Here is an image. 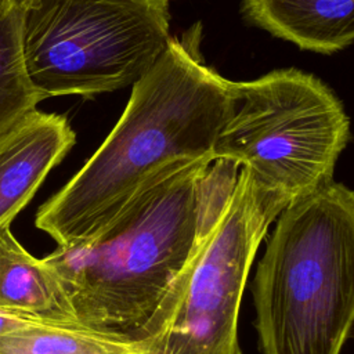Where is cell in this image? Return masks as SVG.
<instances>
[{"instance_id": "4", "label": "cell", "mask_w": 354, "mask_h": 354, "mask_svg": "<svg viewBox=\"0 0 354 354\" xmlns=\"http://www.w3.org/2000/svg\"><path fill=\"white\" fill-rule=\"evenodd\" d=\"M230 87L235 104L213 145V160L248 169L260 188L288 203L333 181L350 120L324 82L288 68Z\"/></svg>"}, {"instance_id": "2", "label": "cell", "mask_w": 354, "mask_h": 354, "mask_svg": "<svg viewBox=\"0 0 354 354\" xmlns=\"http://www.w3.org/2000/svg\"><path fill=\"white\" fill-rule=\"evenodd\" d=\"M238 169L223 159L177 169L97 234L47 254L76 321L131 340L225 207Z\"/></svg>"}, {"instance_id": "3", "label": "cell", "mask_w": 354, "mask_h": 354, "mask_svg": "<svg viewBox=\"0 0 354 354\" xmlns=\"http://www.w3.org/2000/svg\"><path fill=\"white\" fill-rule=\"evenodd\" d=\"M263 354H340L354 321V194L340 183L277 217L253 281Z\"/></svg>"}, {"instance_id": "6", "label": "cell", "mask_w": 354, "mask_h": 354, "mask_svg": "<svg viewBox=\"0 0 354 354\" xmlns=\"http://www.w3.org/2000/svg\"><path fill=\"white\" fill-rule=\"evenodd\" d=\"M288 205L242 167L225 207L130 340L134 354H242L238 315L245 283L270 224Z\"/></svg>"}, {"instance_id": "9", "label": "cell", "mask_w": 354, "mask_h": 354, "mask_svg": "<svg viewBox=\"0 0 354 354\" xmlns=\"http://www.w3.org/2000/svg\"><path fill=\"white\" fill-rule=\"evenodd\" d=\"M0 306L44 319L77 322L55 272L17 241L10 225L0 227Z\"/></svg>"}, {"instance_id": "1", "label": "cell", "mask_w": 354, "mask_h": 354, "mask_svg": "<svg viewBox=\"0 0 354 354\" xmlns=\"http://www.w3.org/2000/svg\"><path fill=\"white\" fill-rule=\"evenodd\" d=\"M201 39V22L169 39L160 58L133 84L105 141L41 205L35 224L58 245L97 234L169 173L213 160L235 101L231 80L205 64Z\"/></svg>"}, {"instance_id": "5", "label": "cell", "mask_w": 354, "mask_h": 354, "mask_svg": "<svg viewBox=\"0 0 354 354\" xmlns=\"http://www.w3.org/2000/svg\"><path fill=\"white\" fill-rule=\"evenodd\" d=\"M28 76L43 100L113 91L165 53L169 0H18Z\"/></svg>"}, {"instance_id": "11", "label": "cell", "mask_w": 354, "mask_h": 354, "mask_svg": "<svg viewBox=\"0 0 354 354\" xmlns=\"http://www.w3.org/2000/svg\"><path fill=\"white\" fill-rule=\"evenodd\" d=\"M40 101L24 62L18 0H0V134Z\"/></svg>"}, {"instance_id": "12", "label": "cell", "mask_w": 354, "mask_h": 354, "mask_svg": "<svg viewBox=\"0 0 354 354\" xmlns=\"http://www.w3.org/2000/svg\"><path fill=\"white\" fill-rule=\"evenodd\" d=\"M44 318L33 317L29 314H24L15 310H10L0 306V336H6L14 332H19L22 329L30 328Z\"/></svg>"}, {"instance_id": "10", "label": "cell", "mask_w": 354, "mask_h": 354, "mask_svg": "<svg viewBox=\"0 0 354 354\" xmlns=\"http://www.w3.org/2000/svg\"><path fill=\"white\" fill-rule=\"evenodd\" d=\"M0 354H134L131 342L79 322L43 319L0 336Z\"/></svg>"}, {"instance_id": "8", "label": "cell", "mask_w": 354, "mask_h": 354, "mask_svg": "<svg viewBox=\"0 0 354 354\" xmlns=\"http://www.w3.org/2000/svg\"><path fill=\"white\" fill-rule=\"evenodd\" d=\"M242 11L303 50L332 54L354 39V0H242Z\"/></svg>"}, {"instance_id": "7", "label": "cell", "mask_w": 354, "mask_h": 354, "mask_svg": "<svg viewBox=\"0 0 354 354\" xmlns=\"http://www.w3.org/2000/svg\"><path fill=\"white\" fill-rule=\"evenodd\" d=\"M75 141L65 116L37 109L0 134V227L30 202Z\"/></svg>"}]
</instances>
